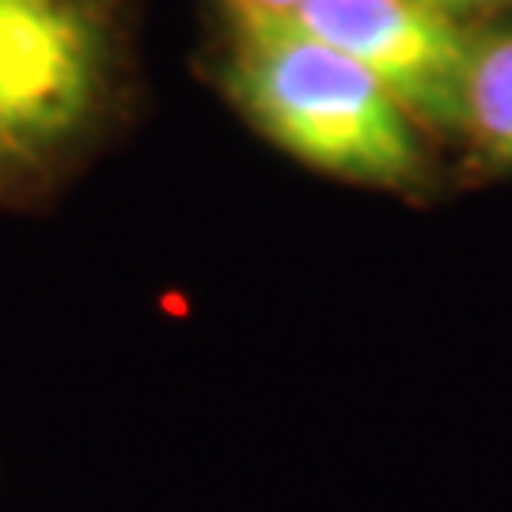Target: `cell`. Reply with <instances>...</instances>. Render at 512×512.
<instances>
[{"label":"cell","mask_w":512,"mask_h":512,"mask_svg":"<svg viewBox=\"0 0 512 512\" xmlns=\"http://www.w3.org/2000/svg\"><path fill=\"white\" fill-rule=\"evenodd\" d=\"M463 133L490 167H512V35L478 42L467 76Z\"/></svg>","instance_id":"277c9868"},{"label":"cell","mask_w":512,"mask_h":512,"mask_svg":"<svg viewBox=\"0 0 512 512\" xmlns=\"http://www.w3.org/2000/svg\"><path fill=\"white\" fill-rule=\"evenodd\" d=\"M99 61V27L80 0H0V167L80 126Z\"/></svg>","instance_id":"3957f363"},{"label":"cell","mask_w":512,"mask_h":512,"mask_svg":"<svg viewBox=\"0 0 512 512\" xmlns=\"http://www.w3.org/2000/svg\"><path fill=\"white\" fill-rule=\"evenodd\" d=\"M304 0H224L236 23H281L300 12Z\"/></svg>","instance_id":"5b68a950"},{"label":"cell","mask_w":512,"mask_h":512,"mask_svg":"<svg viewBox=\"0 0 512 512\" xmlns=\"http://www.w3.org/2000/svg\"><path fill=\"white\" fill-rule=\"evenodd\" d=\"M228 92L270 141L296 160L399 186L421 171L414 118L357 61L296 23H236Z\"/></svg>","instance_id":"6da1fadb"},{"label":"cell","mask_w":512,"mask_h":512,"mask_svg":"<svg viewBox=\"0 0 512 512\" xmlns=\"http://www.w3.org/2000/svg\"><path fill=\"white\" fill-rule=\"evenodd\" d=\"M289 23L376 76L414 122L463 129L482 42L463 19L418 0H304Z\"/></svg>","instance_id":"7a4b0ae2"},{"label":"cell","mask_w":512,"mask_h":512,"mask_svg":"<svg viewBox=\"0 0 512 512\" xmlns=\"http://www.w3.org/2000/svg\"><path fill=\"white\" fill-rule=\"evenodd\" d=\"M418 4H429L444 16H475V12H501V8H512V0H418Z\"/></svg>","instance_id":"8992f818"}]
</instances>
